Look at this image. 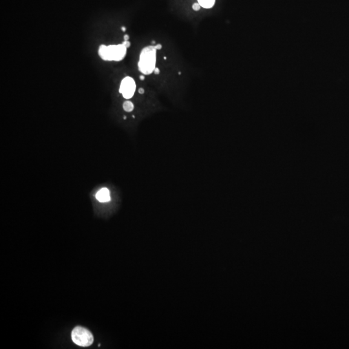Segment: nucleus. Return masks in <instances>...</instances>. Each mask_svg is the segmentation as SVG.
<instances>
[{"label": "nucleus", "instance_id": "1", "mask_svg": "<svg viewBox=\"0 0 349 349\" xmlns=\"http://www.w3.org/2000/svg\"><path fill=\"white\" fill-rule=\"evenodd\" d=\"M157 49L155 45L147 46L141 51L138 67L140 72L148 75L153 72L156 65Z\"/></svg>", "mask_w": 349, "mask_h": 349}, {"label": "nucleus", "instance_id": "2", "mask_svg": "<svg viewBox=\"0 0 349 349\" xmlns=\"http://www.w3.org/2000/svg\"><path fill=\"white\" fill-rule=\"evenodd\" d=\"M127 48L123 44L106 46L100 45L98 48V55L104 61L120 62L126 55Z\"/></svg>", "mask_w": 349, "mask_h": 349}, {"label": "nucleus", "instance_id": "3", "mask_svg": "<svg viewBox=\"0 0 349 349\" xmlns=\"http://www.w3.org/2000/svg\"><path fill=\"white\" fill-rule=\"evenodd\" d=\"M72 342L80 347H89L93 343L92 334L82 327H75L71 333Z\"/></svg>", "mask_w": 349, "mask_h": 349}, {"label": "nucleus", "instance_id": "4", "mask_svg": "<svg viewBox=\"0 0 349 349\" xmlns=\"http://www.w3.org/2000/svg\"><path fill=\"white\" fill-rule=\"evenodd\" d=\"M136 91V83L135 80L130 77H126L122 80L119 92L123 97L127 100L133 97Z\"/></svg>", "mask_w": 349, "mask_h": 349}, {"label": "nucleus", "instance_id": "5", "mask_svg": "<svg viewBox=\"0 0 349 349\" xmlns=\"http://www.w3.org/2000/svg\"><path fill=\"white\" fill-rule=\"evenodd\" d=\"M96 199L100 202H107L111 201L109 190L106 187H103L96 193Z\"/></svg>", "mask_w": 349, "mask_h": 349}, {"label": "nucleus", "instance_id": "6", "mask_svg": "<svg viewBox=\"0 0 349 349\" xmlns=\"http://www.w3.org/2000/svg\"><path fill=\"white\" fill-rule=\"evenodd\" d=\"M198 2L201 7L206 8H210L213 6L215 0H198Z\"/></svg>", "mask_w": 349, "mask_h": 349}, {"label": "nucleus", "instance_id": "7", "mask_svg": "<svg viewBox=\"0 0 349 349\" xmlns=\"http://www.w3.org/2000/svg\"><path fill=\"white\" fill-rule=\"evenodd\" d=\"M122 107H123V109L125 111L128 112L133 111V109H134V104L133 103V102L129 101V100L125 101L123 103Z\"/></svg>", "mask_w": 349, "mask_h": 349}, {"label": "nucleus", "instance_id": "8", "mask_svg": "<svg viewBox=\"0 0 349 349\" xmlns=\"http://www.w3.org/2000/svg\"><path fill=\"white\" fill-rule=\"evenodd\" d=\"M201 7V5H200L199 3H194V4L193 5V7H193V9L194 11H199V10H200Z\"/></svg>", "mask_w": 349, "mask_h": 349}, {"label": "nucleus", "instance_id": "9", "mask_svg": "<svg viewBox=\"0 0 349 349\" xmlns=\"http://www.w3.org/2000/svg\"><path fill=\"white\" fill-rule=\"evenodd\" d=\"M122 44H123L127 49H128L131 46V43L129 41H124L123 43H122Z\"/></svg>", "mask_w": 349, "mask_h": 349}, {"label": "nucleus", "instance_id": "10", "mask_svg": "<svg viewBox=\"0 0 349 349\" xmlns=\"http://www.w3.org/2000/svg\"><path fill=\"white\" fill-rule=\"evenodd\" d=\"M155 47H156L157 50H160V49H162V45H161V44H160V43L157 44V45H155Z\"/></svg>", "mask_w": 349, "mask_h": 349}, {"label": "nucleus", "instance_id": "11", "mask_svg": "<svg viewBox=\"0 0 349 349\" xmlns=\"http://www.w3.org/2000/svg\"><path fill=\"white\" fill-rule=\"evenodd\" d=\"M138 92L139 94H140V95H143V94H144V92H145V91H144V89L143 88H139L138 90Z\"/></svg>", "mask_w": 349, "mask_h": 349}, {"label": "nucleus", "instance_id": "12", "mask_svg": "<svg viewBox=\"0 0 349 349\" xmlns=\"http://www.w3.org/2000/svg\"><path fill=\"white\" fill-rule=\"evenodd\" d=\"M153 72H154L155 74H157H157H160V69H159L158 68H157V67H155V69H154Z\"/></svg>", "mask_w": 349, "mask_h": 349}, {"label": "nucleus", "instance_id": "13", "mask_svg": "<svg viewBox=\"0 0 349 349\" xmlns=\"http://www.w3.org/2000/svg\"><path fill=\"white\" fill-rule=\"evenodd\" d=\"M124 41H129V35H128V34L124 35Z\"/></svg>", "mask_w": 349, "mask_h": 349}, {"label": "nucleus", "instance_id": "14", "mask_svg": "<svg viewBox=\"0 0 349 349\" xmlns=\"http://www.w3.org/2000/svg\"><path fill=\"white\" fill-rule=\"evenodd\" d=\"M144 79H145L144 75H143V74H142V75H140V80H142V81H143V80H144Z\"/></svg>", "mask_w": 349, "mask_h": 349}, {"label": "nucleus", "instance_id": "15", "mask_svg": "<svg viewBox=\"0 0 349 349\" xmlns=\"http://www.w3.org/2000/svg\"><path fill=\"white\" fill-rule=\"evenodd\" d=\"M121 30H122V31H123V32H125V31H126V28L125 27H122L121 28Z\"/></svg>", "mask_w": 349, "mask_h": 349}, {"label": "nucleus", "instance_id": "16", "mask_svg": "<svg viewBox=\"0 0 349 349\" xmlns=\"http://www.w3.org/2000/svg\"><path fill=\"white\" fill-rule=\"evenodd\" d=\"M155 43H156L155 41H152V45H154V44H155Z\"/></svg>", "mask_w": 349, "mask_h": 349}, {"label": "nucleus", "instance_id": "17", "mask_svg": "<svg viewBox=\"0 0 349 349\" xmlns=\"http://www.w3.org/2000/svg\"><path fill=\"white\" fill-rule=\"evenodd\" d=\"M178 74H179V75H181V72H178Z\"/></svg>", "mask_w": 349, "mask_h": 349}, {"label": "nucleus", "instance_id": "18", "mask_svg": "<svg viewBox=\"0 0 349 349\" xmlns=\"http://www.w3.org/2000/svg\"><path fill=\"white\" fill-rule=\"evenodd\" d=\"M164 60H166V59H167V58H166V56H165V57H164Z\"/></svg>", "mask_w": 349, "mask_h": 349}]
</instances>
